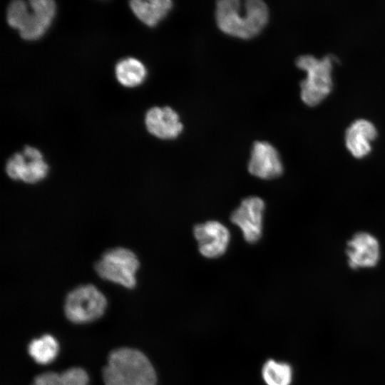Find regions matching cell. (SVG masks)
Listing matches in <instances>:
<instances>
[{"label": "cell", "instance_id": "obj_12", "mask_svg": "<svg viewBox=\"0 0 385 385\" xmlns=\"http://www.w3.org/2000/svg\"><path fill=\"white\" fill-rule=\"evenodd\" d=\"M145 123L150 134L163 140L177 138L183 128L178 114L168 106L149 109L145 114Z\"/></svg>", "mask_w": 385, "mask_h": 385}, {"label": "cell", "instance_id": "obj_14", "mask_svg": "<svg viewBox=\"0 0 385 385\" xmlns=\"http://www.w3.org/2000/svg\"><path fill=\"white\" fill-rule=\"evenodd\" d=\"M129 4L140 21L153 27L166 16L173 3L170 0H132Z\"/></svg>", "mask_w": 385, "mask_h": 385}, {"label": "cell", "instance_id": "obj_17", "mask_svg": "<svg viewBox=\"0 0 385 385\" xmlns=\"http://www.w3.org/2000/svg\"><path fill=\"white\" fill-rule=\"evenodd\" d=\"M262 376L267 385H291L293 371L286 362L270 359L262 366Z\"/></svg>", "mask_w": 385, "mask_h": 385}, {"label": "cell", "instance_id": "obj_15", "mask_svg": "<svg viewBox=\"0 0 385 385\" xmlns=\"http://www.w3.org/2000/svg\"><path fill=\"white\" fill-rule=\"evenodd\" d=\"M59 352L57 339L51 334H43L33 339L28 345V353L34 361L41 365L53 362Z\"/></svg>", "mask_w": 385, "mask_h": 385}, {"label": "cell", "instance_id": "obj_9", "mask_svg": "<svg viewBox=\"0 0 385 385\" xmlns=\"http://www.w3.org/2000/svg\"><path fill=\"white\" fill-rule=\"evenodd\" d=\"M193 235L197 242L199 252L209 259L223 255L230 241L229 230L217 220L196 225L193 228Z\"/></svg>", "mask_w": 385, "mask_h": 385}, {"label": "cell", "instance_id": "obj_19", "mask_svg": "<svg viewBox=\"0 0 385 385\" xmlns=\"http://www.w3.org/2000/svg\"><path fill=\"white\" fill-rule=\"evenodd\" d=\"M31 385H63V383L60 374L46 371L36 376Z\"/></svg>", "mask_w": 385, "mask_h": 385}, {"label": "cell", "instance_id": "obj_6", "mask_svg": "<svg viewBox=\"0 0 385 385\" xmlns=\"http://www.w3.org/2000/svg\"><path fill=\"white\" fill-rule=\"evenodd\" d=\"M108 300L93 284L78 285L65 297L63 311L73 324H84L98 319L105 313Z\"/></svg>", "mask_w": 385, "mask_h": 385}, {"label": "cell", "instance_id": "obj_7", "mask_svg": "<svg viewBox=\"0 0 385 385\" xmlns=\"http://www.w3.org/2000/svg\"><path fill=\"white\" fill-rule=\"evenodd\" d=\"M5 173L14 181L34 185L47 177L49 166L40 150L27 145L7 159Z\"/></svg>", "mask_w": 385, "mask_h": 385}, {"label": "cell", "instance_id": "obj_10", "mask_svg": "<svg viewBox=\"0 0 385 385\" xmlns=\"http://www.w3.org/2000/svg\"><path fill=\"white\" fill-rule=\"evenodd\" d=\"M247 169L255 177L271 180L281 175L283 165L279 153L272 145L265 141H256L252 148Z\"/></svg>", "mask_w": 385, "mask_h": 385}, {"label": "cell", "instance_id": "obj_18", "mask_svg": "<svg viewBox=\"0 0 385 385\" xmlns=\"http://www.w3.org/2000/svg\"><path fill=\"white\" fill-rule=\"evenodd\" d=\"M60 374L63 385L89 384V376L87 371L81 367H71Z\"/></svg>", "mask_w": 385, "mask_h": 385}, {"label": "cell", "instance_id": "obj_3", "mask_svg": "<svg viewBox=\"0 0 385 385\" xmlns=\"http://www.w3.org/2000/svg\"><path fill=\"white\" fill-rule=\"evenodd\" d=\"M56 5L53 0H15L6 9V21L20 36L27 41L42 37L56 15Z\"/></svg>", "mask_w": 385, "mask_h": 385}, {"label": "cell", "instance_id": "obj_16", "mask_svg": "<svg viewBox=\"0 0 385 385\" xmlns=\"http://www.w3.org/2000/svg\"><path fill=\"white\" fill-rule=\"evenodd\" d=\"M115 77L125 87H135L145 80L147 71L142 62L135 58H126L115 66Z\"/></svg>", "mask_w": 385, "mask_h": 385}, {"label": "cell", "instance_id": "obj_11", "mask_svg": "<svg viewBox=\"0 0 385 385\" xmlns=\"http://www.w3.org/2000/svg\"><path fill=\"white\" fill-rule=\"evenodd\" d=\"M348 262L353 269L374 267L380 257L378 240L371 234L359 232L347 245Z\"/></svg>", "mask_w": 385, "mask_h": 385}, {"label": "cell", "instance_id": "obj_13", "mask_svg": "<svg viewBox=\"0 0 385 385\" xmlns=\"http://www.w3.org/2000/svg\"><path fill=\"white\" fill-rule=\"evenodd\" d=\"M377 136L375 125L369 120L357 119L345 132V144L353 156L362 158L371 150V143Z\"/></svg>", "mask_w": 385, "mask_h": 385}, {"label": "cell", "instance_id": "obj_1", "mask_svg": "<svg viewBox=\"0 0 385 385\" xmlns=\"http://www.w3.org/2000/svg\"><path fill=\"white\" fill-rule=\"evenodd\" d=\"M215 17L217 26L225 34L249 39L266 26L269 11L261 0H220L216 4Z\"/></svg>", "mask_w": 385, "mask_h": 385}, {"label": "cell", "instance_id": "obj_5", "mask_svg": "<svg viewBox=\"0 0 385 385\" xmlns=\"http://www.w3.org/2000/svg\"><path fill=\"white\" fill-rule=\"evenodd\" d=\"M140 267L138 255L125 247L106 250L94 264L96 274L102 279L132 289L137 284V273Z\"/></svg>", "mask_w": 385, "mask_h": 385}, {"label": "cell", "instance_id": "obj_8", "mask_svg": "<svg viewBox=\"0 0 385 385\" xmlns=\"http://www.w3.org/2000/svg\"><path fill=\"white\" fill-rule=\"evenodd\" d=\"M265 208L262 198L249 196L232 212L231 222L240 229L246 242L255 243L261 238Z\"/></svg>", "mask_w": 385, "mask_h": 385}, {"label": "cell", "instance_id": "obj_2", "mask_svg": "<svg viewBox=\"0 0 385 385\" xmlns=\"http://www.w3.org/2000/svg\"><path fill=\"white\" fill-rule=\"evenodd\" d=\"M102 375L105 385H157L152 363L145 354L133 348L111 351Z\"/></svg>", "mask_w": 385, "mask_h": 385}, {"label": "cell", "instance_id": "obj_4", "mask_svg": "<svg viewBox=\"0 0 385 385\" xmlns=\"http://www.w3.org/2000/svg\"><path fill=\"white\" fill-rule=\"evenodd\" d=\"M334 61V57L332 55L319 59L307 54L297 58V66L307 72V77L300 83V96L307 106L319 104L330 93L333 86L332 71Z\"/></svg>", "mask_w": 385, "mask_h": 385}]
</instances>
